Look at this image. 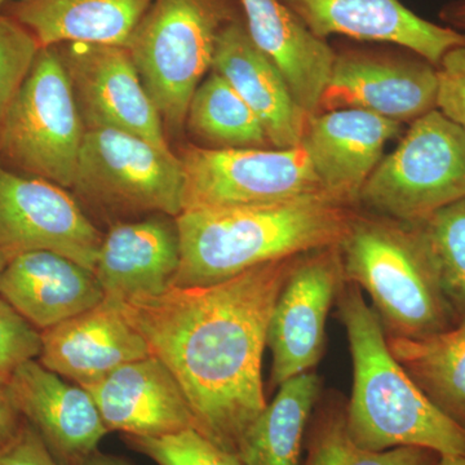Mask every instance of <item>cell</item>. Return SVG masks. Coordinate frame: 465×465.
Returning a JSON list of instances; mask_svg holds the SVG:
<instances>
[{
    "label": "cell",
    "mask_w": 465,
    "mask_h": 465,
    "mask_svg": "<svg viewBox=\"0 0 465 465\" xmlns=\"http://www.w3.org/2000/svg\"><path fill=\"white\" fill-rule=\"evenodd\" d=\"M185 125L202 148L264 149L269 143L258 115L215 70L193 94Z\"/></svg>",
    "instance_id": "cell-26"
},
{
    "label": "cell",
    "mask_w": 465,
    "mask_h": 465,
    "mask_svg": "<svg viewBox=\"0 0 465 465\" xmlns=\"http://www.w3.org/2000/svg\"><path fill=\"white\" fill-rule=\"evenodd\" d=\"M154 0H27L8 5L41 48L70 42L127 47Z\"/></svg>",
    "instance_id": "cell-23"
},
{
    "label": "cell",
    "mask_w": 465,
    "mask_h": 465,
    "mask_svg": "<svg viewBox=\"0 0 465 465\" xmlns=\"http://www.w3.org/2000/svg\"><path fill=\"white\" fill-rule=\"evenodd\" d=\"M180 266L176 217L153 213L110 225L94 273L106 299L154 296L173 286Z\"/></svg>",
    "instance_id": "cell-19"
},
{
    "label": "cell",
    "mask_w": 465,
    "mask_h": 465,
    "mask_svg": "<svg viewBox=\"0 0 465 465\" xmlns=\"http://www.w3.org/2000/svg\"><path fill=\"white\" fill-rule=\"evenodd\" d=\"M304 465H436L433 450L402 446L370 451L349 434L347 400L338 393L322 394L314 407L305 434Z\"/></svg>",
    "instance_id": "cell-27"
},
{
    "label": "cell",
    "mask_w": 465,
    "mask_h": 465,
    "mask_svg": "<svg viewBox=\"0 0 465 465\" xmlns=\"http://www.w3.org/2000/svg\"><path fill=\"white\" fill-rule=\"evenodd\" d=\"M183 210L262 206L330 198L304 146L289 149L183 148ZM335 201V200H333Z\"/></svg>",
    "instance_id": "cell-9"
},
{
    "label": "cell",
    "mask_w": 465,
    "mask_h": 465,
    "mask_svg": "<svg viewBox=\"0 0 465 465\" xmlns=\"http://www.w3.org/2000/svg\"><path fill=\"white\" fill-rule=\"evenodd\" d=\"M460 2H465V0H460Z\"/></svg>",
    "instance_id": "cell-40"
},
{
    "label": "cell",
    "mask_w": 465,
    "mask_h": 465,
    "mask_svg": "<svg viewBox=\"0 0 465 465\" xmlns=\"http://www.w3.org/2000/svg\"><path fill=\"white\" fill-rule=\"evenodd\" d=\"M387 342L424 396L465 428V317L448 331L424 339L387 338Z\"/></svg>",
    "instance_id": "cell-25"
},
{
    "label": "cell",
    "mask_w": 465,
    "mask_h": 465,
    "mask_svg": "<svg viewBox=\"0 0 465 465\" xmlns=\"http://www.w3.org/2000/svg\"><path fill=\"white\" fill-rule=\"evenodd\" d=\"M341 247L302 253L283 284L269 322L272 388L314 371L326 347V322L344 286Z\"/></svg>",
    "instance_id": "cell-11"
},
{
    "label": "cell",
    "mask_w": 465,
    "mask_h": 465,
    "mask_svg": "<svg viewBox=\"0 0 465 465\" xmlns=\"http://www.w3.org/2000/svg\"><path fill=\"white\" fill-rule=\"evenodd\" d=\"M339 247L345 281L365 291L387 338L424 339L457 326L418 224L357 210Z\"/></svg>",
    "instance_id": "cell-4"
},
{
    "label": "cell",
    "mask_w": 465,
    "mask_h": 465,
    "mask_svg": "<svg viewBox=\"0 0 465 465\" xmlns=\"http://www.w3.org/2000/svg\"><path fill=\"white\" fill-rule=\"evenodd\" d=\"M416 224L432 251L450 307L460 321L465 317V198Z\"/></svg>",
    "instance_id": "cell-28"
},
{
    "label": "cell",
    "mask_w": 465,
    "mask_h": 465,
    "mask_svg": "<svg viewBox=\"0 0 465 465\" xmlns=\"http://www.w3.org/2000/svg\"><path fill=\"white\" fill-rule=\"evenodd\" d=\"M401 124L360 109L309 116L302 145L327 194L357 207L361 191L381 163L385 145L400 136Z\"/></svg>",
    "instance_id": "cell-16"
},
{
    "label": "cell",
    "mask_w": 465,
    "mask_h": 465,
    "mask_svg": "<svg viewBox=\"0 0 465 465\" xmlns=\"http://www.w3.org/2000/svg\"><path fill=\"white\" fill-rule=\"evenodd\" d=\"M437 94L436 66L424 58L345 52L336 54L318 113L360 109L412 124L437 109Z\"/></svg>",
    "instance_id": "cell-13"
},
{
    "label": "cell",
    "mask_w": 465,
    "mask_h": 465,
    "mask_svg": "<svg viewBox=\"0 0 465 465\" xmlns=\"http://www.w3.org/2000/svg\"><path fill=\"white\" fill-rule=\"evenodd\" d=\"M25 419L18 411L8 381H0V448L16 436Z\"/></svg>",
    "instance_id": "cell-34"
},
{
    "label": "cell",
    "mask_w": 465,
    "mask_h": 465,
    "mask_svg": "<svg viewBox=\"0 0 465 465\" xmlns=\"http://www.w3.org/2000/svg\"><path fill=\"white\" fill-rule=\"evenodd\" d=\"M442 18L452 27L465 30V2L459 0L455 5H448L443 9Z\"/></svg>",
    "instance_id": "cell-35"
},
{
    "label": "cell",
    "mask_w": 465,
    "mask_h": 465,
    "mask_svg": "<svg viewBox=\"0 0 465 465\" xmlns=\"http://www.w3.org/2000/svg\"><path fill=\"white\" fill-rule=\"evenodd\" d=\"M8 259L7 256L5 255V253L0 252V274H2L3 269L5 268V265H7Z\"/></svg>",
    "instance_id": "cell-39"
},
{
    "label": "cell",
    "mask_w": 465,
    "mask_h": 465,
    "mask_svg": "<svg viewBox=\"0 0 465 465\" xmlns=\"http://www.w3.org/2000/svg\"><path fill=\"white\" fill-rule=\"evenodd\" d=\"M27 2V0H0V14L5 12V9L8 7L9 5H14V3H21Z\"/></svg>",
    "instance_id": "cell-38"
},
{
    "label": "cell",
    "mask_w": 465,
    "mask_h": 465,
    "mask_svg": "<svg viewBox=\"0 0 465 465\" xmlns=\"http://www.w3.org/2000/svg\"><path fill=\"white\" fill-rule=\"evenodd\" d=\"M300 256L231 280L118 302L188 400L197 430L235 454L264 411L262 363L275 302Z\"/></svg>",
    "instance_id": "cell-1"
},
{
    "label": "cell",
    "mask_w": 465,
    "mask_h": 465,
    "mask_svg": "<svg viewBox=\"0 0 465 465\" xmlns=\"http://www.w3.org/2000/svg\"><path fill=\"white\" fill-rule=\"evenodd\" d=\"M57 47L82 121L87 128H114L171 150L154 103L127 47L70 42Z\"/></svg>",
    "instance_id": "cell-12"
},
{
    "label": "cell",
    "mask_w": 465,
    "mask_h": 465,
    "mask_svg": "<svg viewBox=\"0 0 465 465\" xmlns=\"http://www.w3.org/2000/svg\"><path fill=\"white\" fill-rule=\"evenodd\" d=\"M84 390L96 403L109 432L162 437L197 430L182 387L154 354L118 367Z\"/></svg>",
    "instance_id": "cell-17"
},
{
    "label": "cell",
    "mask_w": 465,
    "mask_h": 465,
    "mask_svg": "<svg viewBox=\"0 0 465 465\" xmlns=\"http://www.w3.org/2000/svg\"><path fill=\"white\" fill-rule=\"evenodd\" d=\"M104 232L56 183L0 163V252L50 251L94 272Z\"/></svg>",
    "instance_id": "cell-10"
},
{
    "label": "cell",
    "mask_w": 465,
    "mask_h": 465,
    "mask_svg": "<svg viewBox=\"0 0 465 465\" xmlns=\"http://www.w3.org/2000/svg\"><path fill=\"white\" fill-rule=\"evenodd\" d=\"M251 39L277 67L296 104L317 114L335 51L318 38L282 0H240Z\"/></svg>",
    "instance_id": "cell-22"
},
{
    "label": "cell",
    "mask_w": 465,
    "mask_h": 465,
    "mask_svg": "<svg viewBox=\"0 0 465 465\" xmlns=\"http://www.w3.org/2000/svg\"><path fill=\"white\" fill-rule=\"evenodd\" d=\"M224 24L217 0H154L131 36L128 51L166 134L183 133Z\"/></svg>",
    "instance_id": "cell-5"
},
{
    "label": "cell",
    "mask_w": 465,
    "mask_h": 465,
    "mask_svg": "<svg viewBox=\"0 0 465 465\" xmlns=\"http://www.w3.org/2000/svg\"><path fill=\"white\" fill-rule=\"evenodd\" d=\"M39 50L41 45L25 26L0 14V130Z\"/></svg>",
    "instance_id": "cell-30"
},
{
    "label": "cell",
    "mask_w": 465,
    "mask_h": 465,
    "mask_svg": "<svg viewBox=\"0 0 465 465\" xmlns=\"http://www.w3.org/2000/svg\"><path fill=\"white\" fill-rule=\"evenodd\" d=\"M213 70L224 76L258 115L274 149L302 145L309 116L274 64L256 47L241 21H226L216 36Z\"/></svg>",
    "instance_id": "cell-20"
},
{
    "label": "cell",
    "mask_w": 465,
    "mask_h": 465,
    "mask_svg": "<svg viewBox=\"0 0 465 465\" xmlns=\"http://www.w3.org/2000/svg\"><path fill=\"white\" fill-rule=\"evenodd\" d=\"M436 69L437 109L465 130V43L449 51Z\"/></svg>",
    "instance_id": "cell-32"
},
{
    "label": "cell",
    "mask_w": 465,
    "mask_h": 465,
    "mask_svg": "<svg viewBox=\"0 0 465 465\" xmlns=\"http://www.w3.org/2000/svg\"><path fill=\"white\" fill-rule=\"evenodd\" d=\"M81 465H134L127 459L118 457V455L105 454L100 450L90 455Z\"/></svg>",
    "instance_id": "cell-36"
},
{
    "label": "cell",
    "mask_w": 465,
    "mask_h": 465,
    "mask_svg": "<svg viewBox=\"0 0 465 465\" xmlns=\"http://www.w3.org/2000/svg\"><path fill=\"white\" fill-rule=\"evenodd\" d=\"M72 189L106 217H177L183 210L185 173L173 150L114 128H87Z\"/></svg>",
    "instance_id": "cell-8"
},
{
    "label": "cell",
    "mask_w": 465,
    "mask_h": 465,
    "mask_svg": "<svg viewBox=\"0 0 465 465\" xmlns=\"http://www.w3.org/2000/svg\"><path fill=\"white\" fill-rule=\"evenodd\" d=\"M0 465H60L39 433L24 421L16 436L0 448Z\"/></svg>",
    "instance_id": "cell-33"
},
{
    "label": "cell",
    "mask_w": 465,
    "mask_h": 465,
    "mask_svg": "<svg viewBox=\"0 0 465 465\" xmlns=\"http://www.w3.org/2000/svg\"><path fill=\"white\" fill-rule=\"evenodd\" d=\"M41 351V331L0 298V381H8L18 367L38 360Z\"/></svg>",
    "instance_id": "cell-31"
},
{
    "label": "cell",
    "mask_w": 465,
    "mask_h": 465,
    "mask_svg": "<svg viewBox=\"0 0 465 465\" xmlns=\"http://www.w3.org/2000/svg\"><path fill=\"white\" fill-rule=\"evenodd\" d=\"M0 298L43 331L96 307L105 292L90 269L50 251H33L8 260Z\"/></svg>",
    "instance_id": "cell-21"
},
{
    "label": "cell",
    "mask_w": 465,
    "mask_h": 465,
    "mask_svg": "<svg viewBox=\"0 0 465 465\" xmlns=\"http://www.w3.org/2000/svg\"><path fill=\"white\" fill-rule=\"evenodd\" d=\"M277 390L238 443L235 455L243 465H300L309 420L322 396V379L305 372Z\"/></svg>",
    "instance_id": "cell-24"
},
{
    "label": "cell",
    "mask_w": 465,
    "mask_h": 465,
    "mask_svg": "<svg viewBox=\"0 0 465 465\" xmlns=\"http://www.w3.org/2000/svg\"><path fill=\"white\" fill-rule=\"evenodd\" d=\"M124 440L128 448L158 465H243L237 455L195 430L162 437L124 436Z\"/></svg>",
    "instance_id": "cell-29"
},
{
    "label": "cell",
    "mask_w": 465,
    "mask_h": 465,
    "mask_svg": "<svg viewBox=\"0 0 465 465\" xmlns=\"http://www.w3.org/2000/svg\"><path fill=\"white\" fill-rule=\"evenodd\" d=\"M314 35L391 43L437 66L465 33L418 16L400 0H282Z\"/></svg>",
    "instance_id": "cell-14"
},
{
    "label": "cell",
    "mask_w": 465,
    "mask_h": 465,
    "mask_svg": "<svg viewBox=\"0 0 465 465\" xmlns=\"http://www.w3.org/2000/svg\"><path fill=\"white\" fill-rule=\"evenodd\" d=\"M41 335L39 362L82 388L152 354L142 333L112 299L105 298L96 307L43 330Z\"/></svg>",
    "instance_id": "cell-18"
},
{
    "label": "cell",
    "mask_w": 465,
    "mask_h": 465,
    "mask_svg": "<svg viewBox=\"0 0 465 465\" xmlns=\"http://www.w3.org/2000/svg\"><path fill=\"white\" fill-rule=\"evenodd\" d=\"M336 305L353 362L347 401L351 440L370 451L415 446L433 450L440 458H465V428L442 414L391 353L362 290L345 282Z\"/></svg>",
    "instance_id": "cell-3"
},
{
    "label": "cell",
    "mask_w": 465,
    "mask_h": 465,
    "mask_svg": "<svg viewBox=\"0 0 465 465\" xmlns=\"http://www.w3.org/2000/svg\"><path fill=\"white\" fill-rule=\"evenodd\" d=\"M436 465H465V458L448 457L440 458Z\"/></svg>",
    "instance_id": "cell-37"
},
{
    "label": "cell",
    "mask_w": 465,
    "mask_h": 465,
    "mask_svg": "<svg viewBox=\"0 0 465 465\" xmlns=\"http://www.w3.org/2000/svg\"><path fill=\"white\" fill-rule=\"evenodd\" d=\"M8 387L18 411L60 465H81L110 433L91 394L39 361L18 367Z\"/></svg>",
    "instance_id": "cell-15"
},
{
    "label": "cell",
    "mask_w": 465,
    "mask_h": 465,
    "mask_svg": "<svg viewBox=\"0 0 465 465\" xmlns=\"http://www.w3.org/2000/svg\"><path fill=\"white\" fill-rule=\"evenodd\" d=\"M84 134L57 47H43L0 130V163L73 188Z\"/></svg>",
    "instance_id": "cell-6"
},
{
    "label": "cell",
    "mask_w": 465,
    "mask_h": 465,
    "mask_svg": "<svg viewBox=\"0 0 465 465\" xmlns=\"http://www.w3.org/2000/svg\"><path fill=\"white\" fill-rule=\"evenodd\" d=\"M357 210L307 198L183 211L176 217L180 266L173 286H210L266 262L341 244Z\"/></svg>",
    "instance_id": "cell-2"
},
{
    "label": "cell",
    "mask_w": 465,
    "mask_h": 465,
    "mask_svg": "<svg viewBox=\"0 0 465 465\" xmlns=\"http://www.w3.org/2000/svg\"><path fill=\"white\" fill-rule=\"evenodd\" d=\"M465 198V130L439 109L416 119L381 159L358 207L401 222H423Z\"/></svg>",
    "instance_id": "cell-7"
}]
</instances>
